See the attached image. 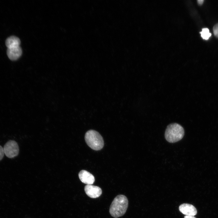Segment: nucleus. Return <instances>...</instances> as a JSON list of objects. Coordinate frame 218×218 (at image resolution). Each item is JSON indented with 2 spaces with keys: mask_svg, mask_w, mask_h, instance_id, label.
Instances as JSON below:
<instances>
[{
  "mask_svg": "<svg viewBox=\"0 0 218 218\" xmlns=\"http://www.w3.org/2000/svg\"><path fill=\"white\" fill-rule=\"evenodd\" d=\"M85 192L90 197L92 198H97L102 194V190L98 186L92 185H87L84 188Z\"/></svg>",
  "mask_w": 218,
  "mask_h": 218,
  "instance_id": "nucleus-5",
  "label": "nucleus"
},
{
  "mask_svg": "<svg viewBox=\"0 0 218 218\" xmlns=\"http://www.w3.org/2000/svg\"><path fill=\"white\" fill-rule=\"evenodd\" d=\"M85 140L87 145L92 149L101 150L104 145L103 139L100 134L94 130H90L85 135Z\"/></svg>",
  "mask_w": 218,
  "mask_h": 218,
  "instance_id": "nucleus-3",
  "label": "nucleus"
},
{
  "mask_svg": "<svg viewBox=\"0 0 218 218\" xmlns=\"http://www.w3.org/2000/svg\"><path fill=\"white\" fill-rule=\"evenodd\" d=\"M78 176L81 181L87 185H92L95 181L94 176L85 170H81L78 174Z\"/></svg>",
  "mask_w": 218,
  "mask_h": 218,
  "instance_id": "nucleus-6",
  "label": "nucleus"
},
{
  "mask_svg": "<svg viewBox=\"0 0 218 218\" xmlns=\"http://www.w3.org/2000/svg\"><path fill=\"white\" fill-rule=\"evenodd\" d=\"M213 30L214 35L218 38V23L214 26Z\"/></svg>",
  "mask_w": 218,
  "mask_h": 218,
  "instance_id": "nucleus-11",
  "label": "nucleus"
},
{
  "mask_svg": "<svg viewBox=\"0 0 218 218\" xmlns=\"http://www.w3.org/2000/svg\"><path fill=\"white\" fill-rule=\"evenodd\" d=\"M7 54L9 58L12 61L18 59L22 54V50L20 46L7 48Z\"/></svg>",
  "mask_w": 218,
  "mask_h": 218,
  "instance_id": "nucleus-8",
  "label": "nucleus"
},
{
  "mask_svg": "<svg viewBox=\"0 0 218 218\" xmlns=\"http://www.w3.org/2000/svg\"><path fill=\"white\" fill-rule=\"evenodd\" d=\"M184 218H196L194 216H185L184 217Z\"/></svg>",
  "mask_w": 218,
  "mask_h": 218,
  "instance_id": "nucleus-14",
  "label": "nucleus"
},
{
  "mask_svg": "<svg viewBox=\"0 0 218 218\" xmlns=\"http://www.w3.org/2000/svg\"><path fill=\"white\" fill-rule=\"evenodd\" d=\"M3 149L5 155L11 158L17 156L19 152L18 144L14 140L8 141L4 145Z\"/></svg>",
  "mask_w": 218,
  "mask_h": 218,
  "instance_id": "nucleus-4",
  "label": "nucleus"
},
{
  "mask_svg": "<svg viewBox=\"0 0 218 218\" xmlns=\"http://www.w3.org/2000/svg\"><path fill=\"white\" fill-rule=\"evenodd\" d=\"M21 41L18 37L15 36H10L6 40L5 44L8 48L20 46Z\"/></svg>",
  "mask_w": 218,
  "mask_h": 218,
  "instance_id": "nucleus-9",
  "label": "nucleus"
},
{
  "mask_svg": "<svg viewBox=\"0 0 218 218\" xmlns=\"http://www.w3.org/2000/svg\"><path fill=\"white\" fill-rule=\"evenodd\" d=\"M179 210L183 214L186 216H194L197 214L196 208L189 203H183L179 206Z\"/></svg>",
  "mask_w": 218,
  "mask_h": 218,
  "instance_id": "nucleus-7",
  "label": "nucleus"
},
{
  "mask_svg": "<svg viewBox=\"0 0 218 218\" xmlns=\"http://www.w3.org/2000/svg\"><path fill=\"white\" fill-rule=\"evenodd\" d=\"M128 200L123 195L116 196L112 202L109 209V213L114 217L118 218L123 216L128 206Z\"/></svg>",
  "mask_w": 218,
  "mask_h": 218,
  "instance_id": "nucleus-1",
  "label": "nucleus"
},
{
  "mask_svg": "<svg viewBox=\"0 0 218 218\" xmlns=\"http://www.w3.org/2000/svg\"><path fill=\"white\" fill-rule=\"evenodd\" d=\"M203 1L204 0H198L197 1L199 5H202L203 3Z\"/></svg>",
  "mask_w": 218,
  "mask_h": 218,
  "instance_id": "nucleus-13",
  "label": "nucleus"
},
{
  "mask_svg": "<svg viewBox=\"0 0 218 218\" xmlns=\"http://www.w3.org/2000/svg\"><path fill=\"white\" fill-rule=\"evenodd\" d=\"M184 134L183 127L177 123H172L167 127L165 133V137L169 142L173 143L181 140Z\"/></svg>",
  "mask_w": 218,
  "mask_h": 218,
  "instance_id": "nucleus-2",
  "label": "nucleus"
},
{
  "mask_svg": "<svg viewBox=\"0 0 218 218\" xmlns=\"http://www.w3.org/2000/svg\"><path fill=\"white\" fill-rule=\"evenodd\" d=\"M5 154L3 148L0 145V161L1 160L4 156Z\"/></svg>",
  "mask_w": 218,
  "mask_h": 218,
  "instance_id": "nucleus-12",
  "label": "nucleus"
},
{
  "mask_svg": "<svg viewBox=\"0 0 218 218\" xmlns=\"http://www.w3.org/2000/svg\"><path fill=\"white\" fill-rule=\"evenodd\" d=\"M200 33L202 38L206 40L209 39L211 35V34L209 32V29L206 28H203L202 31L200 32Z\"/></svg>",
  "mask_w": 218,
  "mask_h": 218,
  "instance_id": "nucleus-10",
  "label": "nucleus"
}]
</instances>
